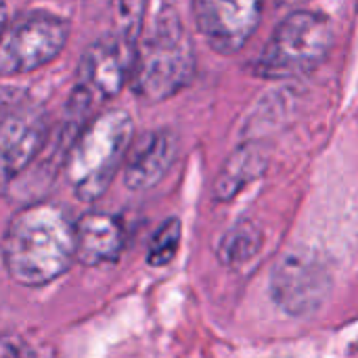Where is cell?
<instances>
[{
    "mask_svg": "<svg viewBox=\"0 0 358 358\" xmlns=\"http://www.w3.org/2000/svg\"><path fill=\"white\" fill-rule=\"evenodd\" d=\"M0 250L13 281L42 287L76 260V224L55 203H29L8 220Z\"/></svg>",
    "mask_w": 358,
    "mask_h": 358,
    "instance_id": "obj_1",
    "label": "cell"
},
{
    "mask_svg": "<svg viewBox=\"0 0 358 358\" xmlns=\"http://www.w3.org/2000/svg\"><path fill=\"white\" fill-rule=\"evenodd\" d=\"M195 73L193 42L172 6H159L141 29L130 86L147 103L180 92Z\"/></svg>",
    "mask_w": 358,
    "mask_h": 358,
    "instance_id": "obj_2",
    "label": "cell"
},
{
    "mask_svg": "<svg viewBox=\"0 0 358 358\" xmlns=\"http://www.w3.org/2000/svg\"><path fill=\"white\" fill-rule=\"evenodd\" d=\"M143 10L145 4H120L115 27L86 46L69 103L71 120H84L96 103L115 96L130 82L143 29Z\"/></svg>",
    "mask_w": 358,
    "mask_h": 358,
    "instance_id": "obj_3",
    "label": "cell"
},
{
    "mask_svg": "<svg viewBox=\"0 0 358 358\" xmlns=\"http://www.w3.org/2000/svg\"><path fill=\"white\" fill-rule=\"evenodd\" d=\"M128 111L107 109L84 122L65 153V178L82 201L99 199L111 185L132 145Z\"/></svg>",
    "mask_w": 358,
    "mask_h": 358,
    "instance_id": "obj_4",
    "label": "cell"
},
{
    "mask_svg": "<svg viewBox=\"0 0 358 358\" xmlns=\"http://www.w3.org/2000/svg\"><path fill=\"white\" fill-rule=\"evenodd\" d=\"M334 44L331 19L313 8L287 15L264 44L254 71L268 80L294 78L313 71Z\"/></svg>",
    "mask_w": 358,
    "mask_h": 358,
    "instance_id": "obj_5",
    "label": "cell"
},
{
    "mask_svg": "<svg viewBox=\"0 0 358 358\" xmlns=\"http://www.w3.org/2000/svg\"><path fill=\"white\" fill-rule=\"evenodd\" d=\"M69 38V23L48 10H23L0 31V78L40 69L55 61Z\"/></svg>",
    "mask_w": 358,
    "mask_h": 358,
    "instance_id": "obj_6",
    "label": "cell"
},
{
    "mask_svg": "<svg viewBox=\"0 0 358 358\" xmlns=\"http://www.w3.org/2000/svg\"><path fill=\"white\" fill-rule=\"evenodd\" d=\"M331 275L325 262L306 250L285 252L271 277V294L277 306L292 317L313 315L331 292Z\"/></svg>",
    "mask_w": 358,
    "mask_h": 358,
    "instance_id": "obj_7",
    "label": "cell"
},
{
    "mask_svg": "<svg viewBox=\"0 0 358 358\" xmlns=\"http://www.w3.org/2000/svg\"><path fill=\"white\" fill-rule=\"evenodd\" d=\"M48 141V113L27 101L0 124V191L8 189L42 153Z\"/></svg>",
    "mask_w": 358,
    "mask_h": 358,
    "instance_id": "obj_8",
    "label": "cell"
},
{
    "mask_svg": "<svg viewBox=\"0 0 358 358\" xmlns=\"http://www.w3.org/2000/svg\"><path fill=\"white\" fill-rule=\"evenodd\" d=\"M262 4L254 0H199L193 17L208 44L222 55H233L252 38L260 23Z\"/></svg>",
    "mask_w": 358,
    "mask_h": 358,
    "instance_id": "obj_9",
    "label": "cell"
},
{
    "mask_svg": "<svg viewBox=\"0 0 358 358\" xmlns=\"http://www.w3.org/2000/svg\"><path fill=\"white\" fill-rule=\"evenodd\" d=\"M176 157V136L166 130H149L132 141L124 159V185L130 191L155 187L170 170Z\"/></svg>",
    "mask_w": 358,
    "mask_h": 358,
    "instance_id": "obj_10",
    "label": "cell"
},
{
    "mask_svg": "<svg viewBox=\"0 0 358 358\" xmlns=\"http://www.w3.org/2000/svg\"><path fill=\"white\" fill-rule=\"evenodd\" d=\"M126 245V229L120 216L86 212L76 222V260L84 266L117 262Z\"/></svg>",
    "mask_w": 358,
    "mask_h": 358,
    "instance_id": "obj_11",
    "label": "cell"
},
{
    "mask_svg": "<svg viewBox=\"0 0 358 358\" xmlns=\"http://www.w3.org/2000/svg\"><path fill=\"white\" fill-rule=\"evenodd\" d=\"M266 164H268L266 151H262L254 143L241 145L222 164L214 182V197L218 201H231L241 189H245L258 176H262Z\"/></svg>",
    "mask_w": 358,
    "mask_h": 358,
    "instance_id": "obj_12",
    "label": "cell"
},
{
    "mask_svg": "<svg viewBox=\"0 0 358 358\" xmlns=\"http://www.w3.org/2000/svg\"><path fill=\"white\" fill-rule=\"evenodd\" d=\"M262 231L252 220H241L229 229L218 243V260L227 268H241L262 250Z\"/></svg>",
    "mask_w": 358,
    "mask_h": 358,
    "instance_id": "obj_13",
    "label": "cell"
},
{
    "mask_svg": "<svg viewBox=\"0 0 358 358\" xmlns=\"http://www.w3.org/2000/svg\"><path fill=\"white\" fill-rule=\"evenodd\" d=\"M180 235H182V224L178 218H168L159 224V229L153 233L147 250V264L153 268L168 266L180 245Z\"/></svg>",
    "mask_w": 358,
    "mask_h": 358,
    "instance_id": "obj_14",
    "label": "cell"
},
{
    "mask_svg": "<svg viewBox=\"0 0 358 358\" xmlns=\"http://www.w3.org/2000/svg\"><path fill=\"white\" fill-rule=\"evenodd\" d=\"M27 103V90L17 88V86H6L0 84V124L21 105Z\"/></svg>",
    "mask_w": 358,
    "mask_h": 358,
    "instance_id": "obj_15",
    "label": "cell"
},
{
    "mask_svg": "<svg viewBox=\"0 0 358 358\" xmlns=\"http://www.w3.org/2000/svg\"><path fill=\"white\" fill-rule=\"evenodd\" d=\"M6 21H8V13H6V4H2V2H0V31L4 29V25H6Z\"/></svg>",
    "mask_w": 358,
    "mask_h": 358,
    "instance_id": "obj_16",
    "label": "cell"
}]
</instances>
